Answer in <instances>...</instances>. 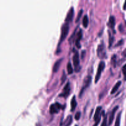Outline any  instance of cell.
I'll use <instances>...</instances> for the list:
<instances>
[{"label": "cell", "instance_id": "603a6c76", "mask_svg": "<svg viewBox=\"0 0 126 126\" xmlns=\"http://www.w3.org/2000/svg\"><path fill=\"white\" fill-rule=\"evenodd\" d=\"M123 74H124V79L126 81V64H125V65L123 66Z\"/></svg>", "mask_w": 126, "mask_h": 126}, {"label": "cell", "instance_id": "44dd1931", "mask_svg": "<svg viewBox=\"0 0 126 126\" xmlns=\"http://www.w3.org/2000/svg\"><path fill=\"white\" fill-rule=\"evenodd\" d=\"M82 12H83V11H82V9H81L79 11V13H78V15L77 17H76V22H78L80 18H81V16H82Z\"/></svg>", "mask_w": 126, "mask_h": 126}, {"label": "cell", "instance_id": "5bb4252c", "mask_svg": "<svg viewBox=\"0 0 126 126\" xmlns=\"http://www.w3.org/2000/svg\"><path fill=\"white\" fill-rule=\"evenodd\" d=\"M77 106V102H76V97L75 96H73L72 97V99L71 100V110L74 111Z\"/></svg>", "mask_w": 126, "mask_h": 126}, {"label": "cell", "instance_id": "3957f363", "mask_svg": "<svg viewBox=\"0 0 126 126\" xmlns=\"http://www.w3.org/2000/svg\"><path fill=\"white\" fill-rule=\"evenodd\" d=\"M91 81H92V77L90 75H88V76H86V78L84 79V82H83V86H82V89H81V91H80L79 93V97H81V95H82V94L84 93L85 90L86 89V88L89 87L90 86L91 83Z\"/></svg>", "mask_w": 126, "mask_h": 126}, {"label": "cell", "instance_id": "277c9868", "mask_svg": "<svg viewBox=\"0 0 126 126\" xmlns=\"http://www.w3.org/2000/svg\"><path fill=\"white\" fill-rule=\"evenodd\" d=\"M97 55L101 59H103L106 57L105 48L103 43H100L97 47Z\"/></svg>", "mask_w": 126, "mask_h": 126}, {"label": "cell", "instance_id": "ac0fdd59", "mask_svg": "<svg viewBox=\"0 0 126 126\" xmlns=\"http://www.w3.org/2000/svg\"><path fill=\"white\" fill-rule=\"evenodd\" d=\"M66 68H67V71L69 75L71 74L73 71V66H72V64L70 62H69L68 63H67V66H66Z\"/></svg>", "mask_w": 126, "mask_h": 126}, {"label": "cell", "instance_id": "8992f818", "mask_svg": "<svg viewBox=\"0 0 126 126\" xmlns=\"http://www.w3.org/2000/svg\"><path fill=\"white\" fill-rule=\"evenodd\" d=\"M70 90H71V87H70V82H67L66 84L65 85V87H64L63 90V92H62L61 94L60 95V96H62V97H66L69 95L70 92Z\"/></svg>", "mask_w": 126, "mask_h": 126}, {"label": "cell", "instance_id": "484cf974", "mask_svg": "<svg viewBox=\"0 0 126 126\" xmlns=\"http://www.w3.org/2000/svg\"><path fill=\"white\" fill-rule=\"evenodd\" d=\"M116 56L114 55H113V57L111 58V60H112V62H113V65H114V66H116Z\"/></svg>", "mask_w": 126, "mask_h": 126}, {"label": "cell", "instance_id": "2e32d148", "mask_svg": "<svg viewBox=\"0 0 126 126\" xmlns=\"http://www.w3.org/2000/svg\"><path fill=\"white\" fill-rule=\"evenodd\" d=\"M73 118L71 115H69L66 118V120H65V123H63V126H70L71 125V123H72Z\"/></svg>", "mask_w": 126, "mask_h": 126}, {"label": "cell", "instance_id": "f1b7e54d", "mask_svg": "<svg viewBox=\"0 0 126 126\" xmlns=\"http://www.w3.org/2000/svg\"><path fill=\"white\" fill-rule=\"evenodd\" d=\"M124 56H125V57H126V49L125 50V51L124 52Z\"/></svg>", "mask_w": 126, "mask_h": 126}, {"label": "cell", "instance_id": "30bf717a", "mask_svg": "<svg viewBox=\"0 0 126 126\" xmlns=\"http://www.w3.org/2000/svg\"><path fill=\"white\" fill-rule=\"evenodd\" d=\"M82 37V32L81 29L79 30V32L77 33V38L76 39V46L78 48L81 47V45H80V41H81V38Z\"/></svg>", "mask_w": 126, "mask_h": 126}, {"label": "cell", "instance_id": "d6986e66", "mask_svg": "<svg viewBox=\"0 0 126 126\" xmlns=\"http://www.w3.org/2000/svg\"><path fill=\"white\" fill-rule=\"evenodd\" d=\"M121 112L119 113L117 116L116 120L115 122V125L114 126H120V122H121Z\"/></svg>", "mask_w": 126, "mask_h": 126}, {"label": "cell", "instance_id": "ba28073f", "mask_svg": "<svg viewBox=\"0 0 126 126\" xmlns=\"http://www.w3.org/2000/svg\"><path fill=\"white\" fill-rule=\"evenodd\" d=\"M74 16V8L73 7H71V8L70 9L69 11L68 12L67 15H66V17L65 18V22H67V23H69V22H71L73 20V18Z\"/></svg>", "mask_w": 126, "mask_h": 126}, {"label": "cell", "instance_id": "f546056e", "mask_svg": "<svg viewBox=\"0 0 126 126\" xmlns=\"http://www.w3.org/2000/svg\"><path fill=\"white\" fill-rule=\"evenodd\" d=\"M77 126V125H76V126Z\"/></svg>", "mask_w": 126, "mask_h": 126}, {"label": "cell", "instance_id": "7a4b0ae2", "mask_svg": "<svg viewBox=\"0 0 126 126\" xmlns=\"http://www.w3.org/2000/svg\"><path fill=\"white\" fill-rule=\"evenodd\" d=\"M105 63L104 61H100V62L99 64H98V69H97V73H96L95 78V82L97 83V82L99 80L101 76V74H102V71H103L105 68Z\"/></svg>", "mask_w": 126, "mask_h": 126}, {"label": "cell", "instance_id": "7402d4cb", "mask_svg": "<svg viewBox=\"0 0 126 126\" xmlns=\"http://www.w3.org/2000/svg\"><path fill=\"white\" fill-rule=\"evenodd\" d=\"M107 116H105L104 119H103V122H102V124L101 126H107Z\"/></svg>", "mask_w": 126, "mask_h": 126}, {"label": "cell", "instance_id": "83f0119b", "mask_svg": "<svg viewBox=\"0 0 126 126\" xmlns=\"http://www.w3.org/2000/svg\"><path fill=\"white\" fill-rule=\"evenodd\" d=\"M124 10L126 9V1L125 3H124Z\"/></svg>", "mask_w": 126, "mask_h": 126}, {"label": "cell", "instance_id": "d4e9b609", "mask_svg": "<svg viewBox=\"0 0 126 126\" xmlns=\"http://www.w3.org/2000/svg\"><path fill=\"white\" fill-rule=\"evenodd\" d=\"M65 79H66V75H65V71H63V73L62 77V82H64Z\"/></svg>", "mask_w": 126, "mask_h": 126}, {"label": "cell", "instance_id": "e0dca14e", "mask_svg": "<svg viewBox=\"0 0 126 126\" xmlns=\"http://www.w3.org/2000/svg\"><path fill=\"white\" fill-rule=\"evenodd\" d=\"M82 24H83V26L85 28L87 27V26H88L89 18L87 15H85V16H84L83 18H82Z\"/></svg>", "mask_w": 126, "mask_h": 126}, {"label": "cell", "instance_id": "ffe728a7", "mask_svg": "<svg viewBox=\"0 0 126 126\" xmlns=\"http://www.w3.org/2000/svg\"><path fill=\"white\" fill-rule=\"evenodd\" d=\"M113 41H114V36L111 34L110 32H109V47L111 46Z\"/></svg>", "mask_w": 126, "mask_h": 126}, {"label": "cell", "instance_id": "5b68a950", "mask_svg": "<svg viewBox=\"0 0 126 126\" xmlns=\"http://www.w3.org/2000/svg\"><path fill=\"white\" fill-rule=\"evenodd\" d=\"M62 106L58 102L52 104L50 107V112L52 114H54V113H58L60 111V109H62Z\"/></svg>", "mask_w": 126, "mask_h": 126}, {"label": "cell", "instance_id": "9c48e42d", "mask_svg": "<svg viewBox=\"0 0 126 126\" xmlns=\"http://www.w3.org/2000/svg\"><path fill=\"white\" fill-rule=\"evenodd\" d=\"M118 108H119V107H118V106H116V107H115L114 108H113L112 111L111 112L110 115V117H109V123H108L109 125H111V123H113V119H114V115H115V113L116 112V111L118 110Z\"/></svg>", "mask_w": 126, "mask_h": 126}, {"label": "cell", "instance_id": "4316f807", "mask_svg": "<svg viewBox=\"0 0 126 126\" xmlns=\"http://www.w3.org/2000/svg\"><path fill=\"white\" fill-rule=\"evenodd\" d=\"M100 119L101 118H99V119H97V121H95V124L94 125V126H97L98 125V124H99L100 121Z\"/></svg>", "mask_w": 126, "mask_h": 126}, {"label": "cell", "instance_id": "7c38bea8", "mask_svg": "<svg viewBox=\"0 0 126 126\" xmlns=\"http://www.w3.org/2000/svg\"><path fill=\"white\" fill-rule=\"evenodd\" d=\"M102 107H98L96 109L95 113L94 114V120L97 121V119H99V118H101V116H102V114H101V110H102Z\"/></svg>", "mask_w": 126, "mask_h": 126}, {"label": "cell", "instance_id": "cb8c5ba5", "mask_svg": "<svg viewBox=\"0 0 126 126\" xmlns=\"http://www.w3.org/2000/svg\"><path fill=\"white\" fill-rule=\"evenodd\" d=\"M80 116H81V112H77L76 115H75V119H76V120H79L80 118Z\"/></svg>", "mask_w": 126, "mask_h": 126}, {"label": "cell", "instance_id": "9a60e30c", "mask_svg": "<svg viewBox=\"0 0 126 126\" xmlns=\"http://www.w3.org/2000/svg\"><path fill=\"white\" fill-rule=\"evenodd\" d=\"M121 84V81H118V82H117L115 85H114V86L113 87V88L112 89V91H111V94H114L117 91H118V89L119 88Z\"/></svg>", "mask_w": 126, "mask_h": 126}, {"label": "cell", "instance_id": "8fae6325", "mask_svg": "<svg viewBox=\"0 0 126 126\" xmlns=\"http://www.w3.org/2000/svg\"><path fill=\"white\" fill-rule=\"evenodd\" d=\"M62 60H63V59L62 58H61V59H59V60H57V61L55 62V63L54 65V66H53V71H54V73L57 72V71L59 70V68H60V64H61Z\"/></svg>", "mask_w": 126, "mask_h": 126}, {"label": "cell", "instance_id": "52a82bcc", "mask_svg": "<svg viewBox=\"0 0 126 126\" xmlns=\"http://www.w3.org/2000/svg\"><path fill=\"white\" fill-rule=\"evenodd\" d=\"M73 61L74 66H75L76 70H77L78 67H79V54L77 51L75 52V54L73 57Z\"/></svg>", "mask_w": 126, "mask_h": 126}, {"label": "cell", "instance_id": "4fadbf2b", "mask_svg": "<svg viewBox=\"0 0 126 126\" xmlns=\"http://www.w3.org/2000/svg\"><path fill=\"white\" fill-rule=\"evenodd\" d=\"M108 26L114 30V26H115V18H114V16H111L110 17L109 22H108Z\"/></svg>", "mask_w": 126, "mask_h": 126}, {"label": "cell", "instance_id": "6da1fadb", "mask_svg": "<svg viewBox=\"0 0 126 126\" xmlns=\"http://www.w3.org/2000/svg\"><path fill=\"white\" fill-rule=\"evenodd\" d=\"M69 32V24L67 22H65L62 27L61 30V34H60V41L59 43V46L60 45L61 42L64 41V39L66 38V36H67L68 33Z\"/></svg>", "mask_w": 126, "mask_h": 126}]
</instances>
